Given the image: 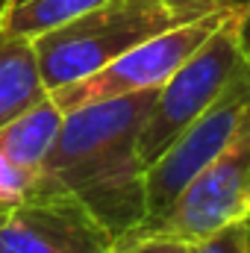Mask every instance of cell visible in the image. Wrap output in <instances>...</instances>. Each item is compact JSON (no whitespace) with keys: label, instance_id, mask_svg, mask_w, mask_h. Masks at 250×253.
Here are the masks:
<instances>
[{"label":"cell","instance_id":"obj_10","mask_svg":"<svg viewBox=\"0 0 250 253\" xmlns=\"http://www.w3.org/2000/svg\"><path fill=\"white\" fill-rule=\"evenodd\" d=\"M103 0H24L0 6V39H36L100 6Z\"/></svg>","mask_w":250,"mask_h":253},{"label":"cell","instance_id":"obj_13","mask_svg":"<svg viewBox=\"0 0 250 253\" xmlns=\"http://www.w3.org/2000/svg\"><path fill=\"white\" fill-rule=\"evenodd\" d=\"M191 253H250V218L191 242Z\"/></svg>","mask_w":250,"mask_h":253},{"label":"cell","instance_id":"obj_5","mask_svg":"<svg viewBox=\"0 0 250 253\" xmlns=\"http://www.w3.org/2000/svg\"><path fill=\"white\" fill-rule=\"evenodd\" d=\"M250 218V112L233 141L177 194V200L135 230H168L188 242Z\"/></svg>","mask_w":250,"mask_h":253},{"label":"cell","instance_id":"obj_16","mask_svg":"<svg viewBox=\"0 0 250 253\" xmlns=\"http://www.w3.org/2000/svg\"><path fill=\"white\" fill-rule=\"evenodd\" d=\"M18 3H24V0H3L0 6H18Z\"/></svg>","mask_w":250,"mask_h":253},{"label":"cell","instance_id":"obj_14","mask_svg":"<svg viewBox=\"0 0 250 253\" xmlns=\"http://www.w3.org/2000/svg\"><path fill=\"white\" fill-rule=\"evenodd\" d=\"M165 6H171L177 15H183L186 21L191 18H200V15H206V12H215V9H221V6H227L230 0H162Z\"/></svg>","mask_w":250,"mask_h":253},{"label":"cell","instance_id":"obj_15","mask_svg":"<svg viewBox=\"0 0 250 253\" xmlns=\"http://www.w3.org/2000/svg\"><path fill=\"white\" fill-rule=\"evenodd\" d=\"M230 3H239L248 12V18H245V44H248V53H250V0H230Z\"/></svg>","mask_w":250,"mask_h":253},{"label":"cell","instance_id":"obj_9","mask_svg":"<svg viewBox=\"0 0 250 253\" xmlns=\"http://www.w3.org/2000/svg\"><path fill=\"white\" fill-rule=\"evenodd\" d=\"M47 94L33 39H0V129Z\"/></svg>","mask_w":250,"mask_h":253},{"label":"cell","instance_id":"obj_11","mask_svg":"<svg viewBox=\"0 0 250 253\" xmlns=\"http://www.w3.org/2000/svg\"><path fill=\"white\" fill-rule=\"evenodd\" d=\"M42 191V177L21 168L0 144V212L24 203L27 197Z\"/></svg>","mask_w":250,"mask_h":253},{"label":"cell","instance_id":"obj_1","mask_svg":"<svg viewBox=\"0 0 250 253\" xmlns=\"http://www.w3.org/2000/svg\"><path fill=\"white\" fill-rule=\"evenodd\" d=\"M156 91H132L65 112L44 165L42 191L74 194L115 239L132 233L147 218V168L138 159V135L156 103Z\"/></svg>","mask_w":250,"mask_h":253},{"label":"cell","instance_id":"obj_7","mask_svg":"<svg viewBox=\"0 0 250 253\" xmlns=\"http://www.w3.org/2000/svg\"><path fill=\"white\" fill-rule=\"evenodd\" d=\"M115 236L74 194L44 189L0 212V253H112Z\"/></svg>","mask_w":250,"mask_h":253},{"label":"cell","instance_id":"obj_3","mask_svg":"<svg viewBox=\"0 0 250 253\" xmlns=\"http://www.w3.org/2000/svg\"><path fill=\"white\" fill-rule=\"evenodd\" d=\"M245 18V6L236 3L230 18L209 36V42L159 85L156 103L138 135V159L144 168H150L165 153V147L188 124H194L250 62Z\"/></svg>","mask_w":250,"mask_h":253},{"label":"cell","instance_id":"obj_6","mask_svg":"<svg viewBox=\"0 0 250 253\" xmlns=\"http://www.w3.org/2000/svg\"><path fill=\"white\" fill-rule=\"evenodd\" d=\"M250 112V62L236 74L227 91L194 121L188 124L165 153L147 168V218L165 212L177 194L233 141L239 126ZM144 218V221H147Z\"/></svg>","mask_w":250,"mask_h":253},{"label":"cell","instance_id":"obj_4","mask_svg":"<svg viewBox=\"0 0 250 253\" xmlns=\"http://www.w3.org/2000/svg\"><path fill=\"white\" fill-rule=\"evenodd\" d=\"M233 6L236 3H227L215 12H206L200 18L183 21L165 33L150 36L147 42L135 44L132 50H126L124 56H118L106 68H100L97 74L50 91V97L59 103L62 112H71V109H80L97 100H112V97L132 94V91L159 88L174 71H180V65L191 59L209 42V36L230 18Z\"/></svg>","mask_w":250,"mask_h":253},{"label":"cell","instance_id":"obj_12","mask_svg":"<svg viewBox=\"0 0 250 253\" xmlns=\"http://www.w3.org/2000/svg\"><path fill=\"white\" fill-rule=\"evenodd\" d=\"M112 253H191V242L168 230H132L115 239Z\"/></svg>","mask_w":250,"mask_h":253},{"label":"cell","instance_id":"obj_2","mask_svg":"<svg viewBox=\"0 0 250 253\" xmlns=\"http://www.w3.org/2000/svg\"><path fill=\"white\" fill-rule=\"evenodd\" d=\"M183 21L186 18L162 0H103L74 21L33 39L42 80L47 91H56L97 74L135 44Z\"/></svg>","mask_w":250,"mask_h":253},{"label":"cell","instance_id":"obj_8","mask_svg":"<svg viewBox=\"0 0 250 253\" xmlns=\"http://www.w3.org/2000/svg\"><path fill=\"white\" fill-rule=\"evenodd\" d=\"M62 118L65 112L59 109V103L47 94L36 106H30L24 115H18L12 124L0 129V144L21 168L44 180V165L62 129Z\"/></svg>","mask_w":250,"mask_h":253}]
</instances>
